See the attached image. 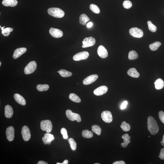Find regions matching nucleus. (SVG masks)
<instances>
[{
  "instance_id": "obj_1",
  "label": "nucleus",
  "mask_w": 164,
  "mask_h": 164,
  "mask_svg": "<svg viewBox=\"0 0 164 164\" xmlns=\"http://www.w3.org/2000/svg\"><path fill=\"white\" fill-rule=\"evenodd\" d=\"M147 128L151 135H154L158 133L159 128L155 119L152 116H149L147 119Z\"/></svg>"
},
{
  "instance_id": "obj_2",
  "label": "nucleus",
  "mask_w": 164,
  "mask_h": 164,
  "mask_svg": "<svg viewBox=\"0 0 164 164\" xmlns=\"http://www.w3.org/2000/svg\"><path fill=\"white\" fill-rule=\"evenodd\" d=\"M47 12L50 15L55 18H61L65 15L64 11L58 8H51L48 9Z\"/></svg>"
},
{
  "instance_id": "obj_3",
  "label": "nucleus",
  "mask_w": 164,
  "mask_h": 164,
  "mask_svg": "<svg viewBox=\"0 0 164 164\" xmlns=\"http://www.w3.org/2000/svg\"><path fill=\"white\" fill-rule=\"evenodd\" d=\"M40 128L43 131H45L48 133H50L52 131V124L49 120H43L40 122Z\"/></svg>"
},
{
  "instance_id": "obj_4",
  "label": "nucleus",
  "mask_w": 164,
  "mask_h": 164,
  "mask_svg": "<svg viewBox=\"0 0 164 164\" xmlns=\"http://www.w3.org/2000/svg\"><path fill=\"white\" fill-rule=\"evenodd\" d=\"M66 114L70 120L72 121L76 120L78 122H80L81 121L80 116L78 114L73 113L70 110H66Z\"/></svg>"
},
{
  "instance_id": "obj_5",
  "label": "nucleus",
  "mask_w": 164,
  "mask_h": 164,
  "mask_svg": "<svg viewBox=\"0 0 164 164\" xmlns=\"http://www.w3.org/2000/svg\"><path fill=\"white\" fill-rule=\"evenodd\" d=\"M37 67L36 62L32 61L27 64L25 68L24 72L26 75H29L34 72L35 70Z\"/></svg>"
},
{
  "instance_id": "obj_6",
  "label": "nucleus",
  "mask_w": 164,
  "mask_h": 164,
  "mask_svg": "<svg viewBox=\"0 0 164 164\" xmlns=\"http://www.w3.org/2000/svg\"><path fill=\"white\" fill-rule=\"evenodd\" d=\"M96 43V40L93 37L86 38L84 39L82 41V47L86 48L93 46Z\"/></svg>"
},
{
  "instance_id": "obj_7",
  "label": "nucleus",
  "mask_w": 164,
  "mask_h": 164,
  "mask_svg": "<svg viewBox=\"0 0 164 164\" xmlns=\"http://www.w3.org/2000/svg\"><path fill=\"white\" fill-rule=\"evenodd\" d=\"M130 34L136 38H141L143 36V33L141 29L137 27L132 28L129 31Z\"/></svg>"
},
{
  "instance_id": "obj_8",
  "label": "nucleus",
  "mask_w": 164,
  "mask_h": 164,
  "mask_svg": "<svg viewBox=\"0 0 164 164\" xmlns=\"http://www.w3.org/2000/svg\"><path fill=\"white\" fill-rule=\"evenodd\" d=\"M89 56V53L87 51H83L75 55L73 57V59L75 61L86 60Z\"/></svg>"
},
{
  "instance_id": "obj_9",
  "label": "nucleus",
  "mask_w": 164,
  "mask_h": 164,
  "mask_svg": "<svg viewBox=\"0 0 164 164\" xmlns=\"http://www.w3.org/2000/svg\"><path fill=\"white\" fill-rule=\"evenodd\" d=\"M21 134L23 139L25 141H27L30 139L31 134L30 130L27 126H24L21 130Z\"/></svg>"
},
{
  "instance_id": "obj_10",
  "label": "nucleus",
  "mask_w": 164,
  "mask_h": 164,
  "mask_svg": "<svg viewBox=\"0 0 164 164\" xmlns=\"http://www.w3.org/2000/svg\"><path fill=\"white\" fill-rule=\"evenodd\" d=\"M101 117L103 120L106 123H111L112 121V117L111 112L106 111L101 114Z\"/></svg>"
},
{
  "instance_id": "obj_11",
  "label": "nucleus",
  "mask_w": 164,
  "mask_h": 164,
  "mask_svg": "<svg viewBox=\"0 0 164 164\" xmlns=\"http://www.w3.org/2000/svg\"><path fill=\"white\" fill-rule=\"evenodd\" d=\"M50 34L53 37L59 38L63 35V32L59 29L51 27L49 30Z\"/></svg>"
},
{
  "instance_id": "obj_12",
  "label": "nucleus",
  "mask_w": 164,
  "mask_h": 164,
  "mask_svg": "<svg viewBox=\"0 0 164 164\" xmlns=\"http://www.w3.org/2000/svg\"><path fill=\"white\" fill-rule=\"evenodd\" d=\"M6 135L7 139L9 141H13L14 138V127L10 126L7 129Z\"/></svg>"
},
{
  "instance_id": "obj_13",
  "label": "nucleus",
  "mask_w": 164,
  "mask_h": 164,
  "mask_svg": "<svg viewBox=\"0 0 164 164\" xmlns=\"http://www.w3.org/2000/svg\"><path fill=\"white\" fill-rule=\"evenodd\" d=\"M98 78V76L97 75H93L86 77L83 81V83L84 85L89 84L96 81Z\"/></svg>"
},
{
  "instance_id": "obj_14",
  "label": "nucleus",
  "mask_w": 164,
  "mask_h": 164,
  "mask_svg": "<svg viewBox=\"0 0 164 164\" xmlns=\"http://www.w3.org/2000/svg\"><path fill=\"white\" fill-rule=\"evenodd\" d=\"M97 53L99 56L102 58H107L108 56L107 50L104 46L100 45L97 49Z\"/></svg>"
},
{
  "instance_id": "obj_15",
  "label": "nucleus",
  "mask_w": 164,
  "mask_h": 164,
  "mask_svg": "<svg viewBox=\"0 0 164 164\" xmlns=\"http://www.w3.org/2000/svg\"><path fill=\"white\" fill-rule=\"evenodd\" d=\"M108 90V88L106 86H102L94 90L93 93L95 95L100 96L106 93Z\"/></svg>"
},
{
  "instance_id": "obj_16",
  "label": "nucleus",
  "mask_w": 164,
  "mask_h": 164,
  "mask_svg": "<svg viewBox=\"0 0 164 164\" xmlns=\"http://www.w3.org/2000/svg\"><path fill=\"white\" fill-rule=\"evenodd\" d=\"M27 51V49L25 47L20 48L16 49L14 51L13 58L14 59H17L24 54Z\"/></svg>"
},
{
  "instance_id": "obj_17",
  "label": "nucleus",
  "mask_w": 164,
  "mask_h": 164,
  "mask_svg": "<svg viewBox=\"0 0 164 164\" xmlns=\"http://www.w3.org/2000/svg\"><path fill=\"white\" fill-rule=\"evenodd\" d=\"M14 112L12 107L7 105L5 108V115L7 118H10L12 117Z\"/></svg>"
},
{
  "instance_id": "obj_18",
  "label": "nucleus",
  "mask_w": 164,
  "mask_h": 164,
  "mask_svg": "<svg viewBox=\"0 0 164 164\" xmlns=\"http://www.w3.org/2000/svg\"><path fill=\"white\" fill-rule=\"evenodd\" d=\"M15 100L18 104L22 106L26 104V101L24 98L18 94H15L14 95Z\"/></svg>"
},
{
  "instance_id": "obj_19",
  "label": "nucleus",
  "mask_w": 164,
  "mask_h": 164,
  "mask_svg": "<svg viewBox=\"0 0 164 164\" xmlns=\"http://www.w3.org/2000/svg\"><path fill=\"white\" fill-rule=\"evenodd\" d=\"M2 4L5 7H15L17 5L18 1L17 0H3Z\"/></svg>"
},
{
  "instance_id": "obj_20",
  "label": "nucleus",
  "mask_w": 164,
  "mask_h": 164,
  "mask_svg": "<svg viewBox=\"0 0 164 164\" xmlns=\"http://www.w3.org/2000/svg\"><path fill=\"white\" fill-rule=\"evenodd\" d=\"M122 138L124 140V142L121 144V146L123 148H126L130 142V139L131 137L128 134L126 133L123 135L122 137Z\"/></svg>"
},
{
  "instance_id": "obj_21",
  "label": "nucleus",
  "mask_w": 164,
  "mask_h": 164,
  "mask_svg": "<svg viewBox=\"0 0 164 164\" xmlns=\"http://www.w3.org/2000/svg\"><path fill=\"white\" fill-rule=\"evenodd\" d=\"M127 74L130 76L134 78H138L139 76V74L134 68H131L127 71Z\"/></svg>"
},
{
  "instance_id": "obj_22",
  "label": "nucleus",
  "mask_w": 164,
  "mask_h": 164,
  "mask_svg": "<svg viewBox=\"0 0 164 164\" xmlns=\"http://www.w3.org/2000/svg\"><path fill=\"white\" fill-rule=\"evenodd\" d=\"M89 20L90 18L86 14H82L80 16V22L81 25H85L87 22L89 21Z\"/></svg>"
},
{
  "instance_id": "obj_23",
  "label": "nucleus",
  "mask_w": 164,
  "mask_h": 164,
  "mask_svg": "<svg viewBox=\"0 0 164 164\" xmlns=\"http://www.w3.org/2000/svg\"><path fill=\"white\" fill-rule=\"evenodd\" d=\"M155 86L156 89L160 90L164 87V82L163 80L161 78L158 79L154 82Z\"/></svg>"
},
{
  "instance_id": "obj_24",
  "label": "nucleus",
  "mask_w": 164,
  "mask_h": 164,
  "mask_svg": "<svg viewBox=\"0 0 164 164\" xmlns=\"http://www.w3.org/2000/svg\"><path fill=\"white\" fill-rule=\"evenodd\" d=\"M69 98L71 100L76 103H80L81 100L80 97L78 95L73 93H72L69 95Z\"/></svg>"
},
{
  "instance_id": "obj_25",
  "label": "nucleus",
  "mask_w": 164,
  "mask_h": 164,
  "mask_svg": "<svg viewBox=\"0 0 164 164\" xmlns=\"http://www.w3.org/2000/svg\"><path fill=\"white\" fill-rule=\"evenodd\" d=\"M92 131L94 133L96 134L98 136H100L101 133V129L100 127L96 125H93L92 126Z\"/></svg>"
},
{
  "instance_id": "obj_26",
  "label": "nucleus",
  "mask_w": 164,
  "mask_h": 164,
  "mask_svg": "<svg viewBox=\"0 0 164 164\" xmlns=\"http://www.w3.org/2000/svg\"><path fill=\"white\" fill-rule=\"evenodd\" d=\"M161 45V42L159 41H156L154 42L153 43L150 44L149 45V47L151 50L155 51L157 50Z\"/></svg>"
},
{
  "instance_id": "obj_27",
  "label": "nucleus",
  "mask_w": 164,
  "mask_h": 164,
  "mask_svg": "<svg viewBox=\"0 0 164 164\" xmlns=\"http://www.w3.org/2000/svg\"><path fill=\"white\" fill-rule=\"evenodd\" d=\"M59 73L61 76L65 78L71 76L72 75V73L64 69L60 70Z\"/></svg>"
},
{
  "instance_id": "obj_28",
  "label": "nucleus",
  "mask_w": 164,
  "mask_h": 164,
  "mask_svg": "<svg viewBox=\"0 0 164 164\" xmlns=\"http://www.w3.org/2000/svg\"><path fill=\"white\" fill-rule=\"evenodd\" d=\"M82 135L83 137L86 138H90L93 137V134L92 131L88 130H83Z\"/></svg>"
},
{
  "instance_id": "obj_29",
  "label": "nucleus",
  "mask_w": 164,
  "mask_h": 164,
  "mask_svg": "<svg viewBox=\"0 0 164 164\" xmlns=\"http://www.w3.org/2000/svg\"><path fill=\"white\" fill-rule=\"evenodd\" d=\"M138 55L137 52L134 51H130L128 55V58L131 60H135L138 58Z\"/></svg>"
},
{
  "instance_id": "obj_30",
  "label": "nucleus",
  "mask_w": 164,
  "mask_h": 164,
  "mask_svg": "<svg viewBox=\"0 0 164 164\" xmlns=\"http://www.w3.org/2000/svg\"><path fill=\"white\" fill-rule=\"evenodd\" d=\"M120 127L122 130L125 132L129 131L131 128L130 125L125 121H123Z\"/></svg>"
},
{
  "instance_id": "obj_31",
  "label": "nucleus",
  "mask_w": 164,
  "mask_h": 164,
  "mask_svg": "<svg viewBox=\"0 0 164 164\" xmlns=\"http://www.w3.org/2000/svg\"><path fill=\"white\" fill-rule=\"evenodd\" d=\"M49 86L47 84L38 85L37 87V89L38 91L40 92H43L47 91L48 89Z\"/></svg>"
},
{
  "instance_id": "obj_32",
  "label": "nucleus",
  "mask_w": 164,
  "mask_h": 164,
  "mask_svg": "<svg viewBox=\"0 0 164 164\" xmlns=\"http://www.w3.org/2000/svg\"><path fill=\"white\" fill-rule=\"evenodd\" d=\"M90 10L95 14H99L100 13V9L96 5L92 4L90 5Z\"/></svg>"
},
{
  "instance_id": "obj_33",
  "label": "nucleus",
  "mask_w": 164,
  "mask_h": 164,
  "mask_svg": "<svg viewBox=\"0 0 164 164\" xmlns=\"http://www.w3.org/2000/svg\"><path fill=\"white\" fill-rule=\"evenodd\" d=\"M147 25H148V28L149 30L153 32H155L157 29V28L150 21L147 22Z\"/></svg>"
},
{
  "instance_id": "obj_34",
  "label": "nucleus",
  "mask_w": 164,
  "mask_h": 164,
  "mask_svg": "<svg viewBox=\"0 0 164 164\" xmlns=\"http://www.w3.org/2000/svg\"><path fill=\"white\" fill-rule=\"evenodd\" d=\"M69 141L72 150H76L77 144L75 140L73 138H71L69 139Z\"/></svg>"
},
{
  "instance_id": "obj_35",
  "label": "nucleus",
  "mask_w": 164,
  "mask_h": 164,
  "mask_svg": "<svg viewBox=\"0 0 164 164\" xmlns=\"http://www.w3.org/2000/svg\"><path fill=\"white\" fill-rule=\"evenodd\" d=\"M44 137L47 138L48 142V144H50L51 143V142L54 140V136L52 134L47 133L45 134Z\"/></svg>"
},
{
  "instance_id": "obj_36",
  "label": "nucleus",
  "mask_w": 164,
  "mask_h": 164,
  "mask_svg": "<svg viewBox=\"0 0 164 164\" xmlns=\"http://www.w3.org/2000/svg\"><path fill=\"white\" fill-rule=\"evenodd\" d=\"M123 5L124 8L129 9L132 7V4L131 2L126 0L123 2Z\"/></svg>"
},
{
  "instance_id": "obj_37",
  "label": "nucleus",
  "mask_w": 164,
  "mask_h": 164,
  "mask_svg": "<svg viewBox=\"0 0 164 164\" xmlns=\"http://www.w3.org/2000/svg\"><path fill=\"white\" fill-rule=\"evenodd\" d=\"M60 132L63 136V137L64 139H67L68 138V135L67 134V131L66 129L64 128H63L61 129L60 131Z\"/></svg>"
},
{
  "instance_id": "obj_38",
  "label": "nucleus",
  "mask_w": 164,
  "mask_h": 164,
  "mask_svg": "<svg viewBox=\"0 0 164 164\" xmlns=\"http://www.w3.org/2000/svg\"><path fill=\"white\" fill-rule=\"evenodd\" d=\"M13 29L10 27H7L4 28L2 31V33L3 35L6 33H9L12 32Z\"/></svg>"
},
{
  "instance_id": "obj_39",
  "label": "nucleus",
  "mask_w": 164,
  "mask_h": 164,
  "mask_svg": "<svg viewBox=\"0 0 164 164\" xmlns=\"http://www.w3.org/2000/svg\"><path fill=\"white\" fill-rule=\"evenodd\" d=\"M159 117L162 122L164 124V113L162 111H160L159 112Z\"/></svg>"
},
{
  "instance_id": "obj_40",
  "label": "nucleus",
  "mask_w": 164,
  "mask_h": 164,
  "mask_svg": "<svg viewBox=\"0 0 164 164\" xmlns=\"http://www.w3.org/2000/svg\"><path fill=\"white\" fill-rule=\"evenodd\" d=\"M159 157L161 160H164V148L161 149Z\"/></svg>"
},
{
  "instance_id": "obj_41",
  "label": "nucleus",
  "mask_w": 164,
  "mask_h": 164,
  "mask_svg": "<svg viewBox=\"0 0 164 164\" xmlns=\"http://www.w3.org/2000/svg\"><path fill=\"white\" fill-rule=\"evenodd\" d=\"M128 104V102L127 101H125L123 103V104H122L121 106V109L122 110H123L126 108L127 105Z\"/></svg>"
},
{
  "instance_id": "obj_42",
  "label": "nucleus",
  "mask_w": 164,
  "mask_h": 164,
  "mask_svg": "<svg viewBox=\"0 0 164 164\" xmlns=\"http://www.w3.org/2000/svg\"><path fill=\"white\" fill-rule=\"evenodd\" d=\"M42 140L43 142V143L45 144H48V140L47 138L45 137H44L42 138Z\"/></svg>"
},
{
  "instance_id": "obj_43",
  "label": "nucleus",
  "mask_w": 164,
  "mask_h": 164,
  "mask_svg": "<svg viewBox=\"0 0 164 164\" xmlns=\"http://www.w3.org/2000/svg\"><path fill=\"white\" fill-rule=\"evenodd\" d=\"M126 163L123 161H117L114 162L113 164H125Z\"/></svg>"
},
{
  "instance_id": "obj_44",
  "label": "nucleus",
  "mask_w": 164,
  "mask_h": 164,
  "mask_svg": "<svg viewBox=\"0 0 164 164\" xmlns=\"http://www.w3.org/2000/svg\"><path fill=\"white\" fill-rule=\"evenodd\" d=\"M93 23L92 22H89V23H88L87 25V27L88 28H91L93 26Z\"/></svg>"
},
{
  "instance_id": "obj_45",
  "label": "nucleus",
  "mask_w": 164,
  "mask_h": 164,
  "mask_svg": "<svg viewBox=\"0 0 164 164\" xmlns=\"http://www.w3.org/2000/svg\"><path fill=\"white\" fill-rule=\"evenodd\" d=\"M69 163V161H68V160H64V161L62 163H57V164H68Z\"/></svg>"
},
{
  "instance_id": "obj_46",
  "label": "nucleus",
  "mask_w": 164,
  "mask_h": 164,
  "mask_svg": "<svg viewBox=\"0 0 164 164\" xmlns=\"http://www.w3.org/2000/svg\"><path fill=\"white\" fill-rule=\"evenodd\" d=\"M38 164H48V163L43 161H40L38 162Z\"/></svg>"
},
{
  "instance_id": "obj_47",
  "label": "nucleus",
  "mask_w": 164,
  "mask_h": 164,
  "mask_svg": "<svg viewBox=\"0 0 164 164\" xmlns=\"http://www.w3.org/2000/svg\"><path fill=\"white\" fill-rule=\"evenodd\" d=\"M161 143L162 145L164 146V135H163V139L162 140Z\"/></svg>"
},
{
  "instance_id": "obj_48",
  "label": "nucleus",
  "mask_w": 164,
  "mask_h": 164,
  "mask_svg": "<svg viewBox=\"0 0 164 164\" xmlns=\"http://www.w3.org/2000/svg\"><path fill=\"white\" fill-rule=\"evenodd\" d=\"M10 34V33H5V34H3V35L5 37H7V36H8Z\"/></svg>"
},
{
  "instance_id": "obj_49",
  "label": "nucleus",
  "mask_w": 164,
  "mask_h": 164,
  "mask_svg": "<svg viewBox=\"0 0 164 164\" xmlns=\"http://www.w3.org/2000/svg\"><path fill=\"white\" fill-rule=\"evenodd\" d=\"M4 27H1V29L2 31H3V30L4 29Z\"/></svg>"
},
{
  "instance_id": "obj_50",
  "label": "nucleus",
  "mask_w": 164,
  "mask_h": 164,
  "mask_svg": "<svg viewBox=\"0 0 164 164\" xmlns=\"http://www.w3.org/2000/svg\"><path fill=\"white\" fill-rule=\"evenodd\" d=\"M1 62H0V66H1Z\"/></svg>"
},
{
  "instance_id": "obj_51",
  "label": "nucleus",
  "mask_w": 164,
  "mask_h": 164,
  "mask_svg": "<svg viewBox=\"0 0 164 164\" xmlns=\"http://www.w3.org/2000/svg\"><path fill=\"white\" fill-rule=\"evenodd\" d=\"M95 164H99V163H95Z\"/></svg>"
},
{
  "instance_id": "obj_52",
  "label": "nucleus",
  "mask_w": 164,
  "mask_h": 164,
  "mask_svg": "<svg viewBox=\"0 0 164 164\" xmlns=\"http://www.w3.org/2000/svg\"><path fill=\"white\" fill-rule=\"evenodd\" d=\"M58 72L59 73V71H58Z\"/></svg>"
},
{
  "instance_id": "obj_53",
  "label": "nucleus",
  "mask_w": 164,
  "mask_h": 164,
  "mask_svg": "<svg viewBox=\"0 0 164 164\" xmlns=\"http://www.w3.org/2000/svg\"><path fill=\"white\" fill-rule=\"evenodd\" d=\"M0 27L1 28V26H0Z\"/></svg>"
}]
</instances>
